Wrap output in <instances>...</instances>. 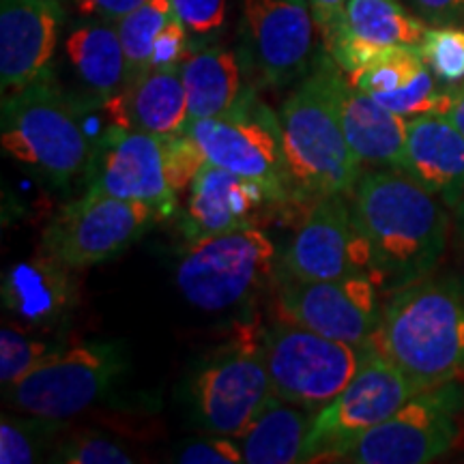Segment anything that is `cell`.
Instances as JSON below:
<instances>
[{
	"mask_svg": "<svg viewBox=\"0 0 464 464\" xmlns=\"http://www.w3.org/2000/svg\"><path fill=\"white\" fill-rule=\"evenodd\" d=\"M368 249V271L381 293L426 280L448 247L445 202L409 174L370 168L348 194Z\"/></svg>",
	"mask_w": 464,
	"mask_h": 464,
	"instance_id": "1",
	"label": "cell"
},
{
	"mask_svg": "<svg viewBox=\"0 0 464 464\" xmlns=\"http://www.w3.org/2000/svg\"><path fill=\"white\" fill-rule=\"evenodd\" d=\"M370 342L417 387L464 374V282L421 280L390 293Z\"/></svg>",
	"mask_w": 464,
	"mask_h": 464,
	"instance_id": "2",
	"label": "cell"
},
{
	"mask_svg": "<svg viewBox=\"0 0 464 464\" xmlns=\"http://www.w3.org/2000/svg\"><path fill=\"white\" fill-rule=\"evenodd\" d=\"M342 82L344 72L323 48L312 72L282 103L284 153L297 200L348 196L363 172L342 130Z\"/></svg>",
	"mask_w": 464,
	"mask_h": 464,
	"instance_id": "3",
	"label": "cell"
},
{
	"mask_svg": "<svg viewBox=\"0 0 464 464\" xmlns=\"http://www.w3.org/2000/svg\"><path fill=\"white\" fill-rule=\"evenodd\" d=\"M91 110L54 78L9 92L0 114V144L7 158L52 188H67L86 172L92 147L84 127Z\"/></svg>",
	"mask_w": 464,
	"mask_h": 464,
	"instance_id": "4",
	"label": "cell"
},
{
	"mask_svg": "<svg viewBox=\"0 0 464 464\" xmlns=\"http://www.w3.org/2000/svg\"><path fill=\"white\" fill-rule=\"evenodd\" d=\"M277 249L269 235L243 224L189 241L174 280L189 305L226 312L256 299L276 277Z\"/></svg>",
	"mask_w": 464,
	"mask_h": 464,
	"instance_id": "5",
	"label": "cell"
},
{
	"mask_svg": "<svg viewBox=\"0 0 464 464\" xmlns=\"http://www.w3.org/2000/svg\"><path fill=\"white\" fill-rule=\"evenodd\" d=\"M127 370L130 357L121 342L82 340L5 387L3 402L15 413L69 421L106 398Z\"/></svg>",
	"mask_w": 464,
	"mask_h": 464,
	"instance_id": "6",
	"label": "cell"
},
{
	"mask_svg": "<svg viewBox=\"0 0 464 464\" xmlns=\"http://www.w3.org/2000/svg\"><path fill=\"white\" fill-rule=\"evenodd\" d=\"M274 396L260 335L246 334L207 355L185 382L189 420L205 434L237 439Z\"/></svg>",
	"mask_w": 464,
	"mask_h": 464,
	"instance_id": "7",
	"label": "cell"
},
{
	"mask_svg": "<svg viewBox=\"0 0 464 464\" xmlns=\"http://www.w3.org/2000/svg\"><path fill=\"white\" fill-rule=\"evenodd\" d=\"M185 131L194 138L208 164L260 183L271 200H297L284 153L280 116L258 100L254 86L246 89L226 114L189 121Z\"/></svg>",
	"mask_w": 464,
	"mask_h": 464,
	"instance_id": "8",
	"label": "cell"
},
{
	"mask_svg": "<svg viewBox=\"0 0 464 464\" xmlns=\"http://www.w3.org/2000/svg\"><path fill=\"white\" fill-rule=\"evenodd\" d=\"M237 54L252 86L304 80L321 56L310 0H241Z\"/></svg>",
	"mask_w": 464,
	"mask_h": 464,
	"instance_id": "9",
	"label": "cell"
},
{
	"mask_svg": "<svg viewBox=\"0 0 464 464\" xmlns=\"http://www.w3.org/2000/svg\"><path fill=\"white\" fill-rule=\"evenodd\" d=\"M260 344L276 396L316 413L346 390L363 355V346L327 338L288 321L260 332Z\"/></svg>",
	"mask_w": 464,
	"mask_h": 464,
	"instance_id": "10",
	"label": "cell"
},
{
	"mask_svg": "<svg viewBox=\"0 0 464 464\" xmlns=\"http://www.w3.org/2000/svg\"><path fill=\"white\" fill-rule=\"evenodd\" d=\"M464 409V387L458 381L417 392L390 420L370 428L334 462L426 464L454 448L458 415Z\"/></svg>",
	"mask_w": 464,
	"mask_h": 464,
	"instance_id": "11",
	"label": "cell"
},
{
	"mask_svg": "<svg viewBox=\"0 0 464 464\" xmlns=\"http://www.w3.org/2000/svg\"><path fill=\"white\" fill-rule=\"evenodd\" d=\"M417 387L376 348L363 346L362 363L346 390L316 413L307 440L305 462L335 460L342 450L357 440L370 428L390 420Z\"/></svg>",
	"mask_w": 464,
	"mask_h": 464,
	"instance_id": "12",
	"label": "cell"
},
{
	"mask_svg": "<svg viewBox=\"0 0 464 464\" xmlns=\"http://www.w3.org/2000/svg\"><path fill=\"white\" fill-rule=\"evenodd\" d=\"M160 218L158 208L144 202L84 191L48 226L44 249L69 269H84L133 246Z\"/></svg>",
	"mask_w": 464,
	"mask_h": 464,
	"instance_id": "13",
	"label": "cell"
},
{
	"mask_svg": "<svg viewBox=\"0 0 464 464\" xmlns=\"http://www.w3.org/2000/svg\"><path fill=\"white\" fill-rule=\"evenodd\" d=\"M277 307L284 321L353 346L368 344L382 310L370 274L342 280H297L282 274Z\"/></svg>",
	"mask_w": 464,
	"mask_h": 464,
	"instance_id": "14",
	"label": "cell"
},
{
	"mask_svg": "<svg viewBox=\"0 0 464 464\" xmlns=\"http://www.w3.org/2000/svg\"><path fill=\"white\" fill-rule=\"evenodd\" d=\"M89 194L144 202L168 218L177 207V191L166 174L164 138L108 125L92 147L84 172Z\"/></svg>",
	"mask_w": 464,
	"mask_h": 464,
	"instance_id": "15",
	"label": "cell"
},
{
	"mask_svg": "<svg viewBox=\"0 0 464 464\" xmlns=\"http://www.w3.org/2000/svg\"><path fill=\"white\" fill-rule=\"evenodd\" d=\"M282 274L297 280H342L368 271V249L344 194L314 200L282 256Z\"/></svg>",
	"mask_w": 464,
	"mask_h": 464,
	"instance_id": "16",
	"label": "cell"
},
{
	"mask_svg": "<svg viewBox=\"0 0 464 464\" xmlns=\"http://www.w3.org/2000/svg\"><path fill=\"white\" fill-rule=\"evenodd\" d=\"M63 11L58 0H0V86L5 95L52 75Z\"/></svg>",
	"mask_w": 464,
	"mask_h": 464,
	"instance_id": "17",
	"label": "cell"
},
{
	"mask_svg": "<svg viewBox=\"0 0 464 464\" xmlns=\"http://www.w3.org/2000/svg\"><path fill=\"white\" fill-rule=\"evenodd\" d=\"M100 112L106 116L108 125L160 138L179 136L189 123L181 65L149 69L125 80V84L103 102Z\"/></svg>",
	"mask_w": 464,
	"mask_h": 464,
	"instance_id": "18",
	"label": "cell"
},
{
	"mask_svg": "<svg viewBox=\"0 0 464 464\" xmlns=\"http://www.w3.org/2000/svg\"><path fill=\"white\" fill-rule=\"evenodd\" d=\"M404 174L448 207H458L464 196V133L448 114L409 119Z\"/></svg>",
	"mask_w": 464,
	"mask_h": 464,
	"instance_id": "19",
	"label": "cell"
},
{
	"mask_svg": "<svg viewBox=\"0 0 464 464\" xmlns=\"http://www.w3.org/2000/svg\"><path fill=\"white\" fill-rule=\"evenodd\" d=\"M65 63L78 84L72 95L91 110L102 108L127 80V61L116 22L84 17L69 28Z\"/></svg>",
	"mask_w": 464,
	"mask_h": 464,
	"instance_id": "20",
	"label": "cell"
},
{
	"mask_svg": "<svg viewBox=\"0 0 464 464\" xmlns=\"http://www.w3.org/2000/svg\"><path fill=\"white\" fill-rule=\"evenodd\" d=\"M271 196L263 185L222 166L207 164L189 185L185 235L189 241L249 224V218Z\"/></svg>",
	"mask_w": 464,
	"mask_h": 464,
	"instance_id": "21",
	"label": "cell"
},
{
	"mask_svg": "<svg viewBox=\"0 0 464 464\" xmlns=\"http://www.w3.org/2000/svg\"><path fill=\"white\" fill-rule=\"evenodd\" d=\"M340 119L346 142L362 166L404 174L409 119L381 106L346 78L340 86Z\"/></svg>",
	"mask_w": 464,
	"mask_h": 464,
	"instance_id": "22",
	"label": "cell"
},
{
	"mask_svg": "<svg viewBox=\"0 0 464 464\" xmlns=\"http://www.w3.org/2000/svg\"><path fill=\"white\" fill-rule=\"evenodd\" d=\"M428 26L400 0H346L321 31L324 52L340 45H420Z\"/></svg>",
	"mask_w": 464,
	"mask_h": 464,
	"instance_id": "23",
	"label": "cell"
},
{
	"mask_svg": "<svg viewBox=\"0 0 464 464\" xmlns=\"http://www.w3.org/2000/svg\"><path fill=\"white\" fill-rule=\"evenodd\" d=\"M69 266L50 254L15 265L5 274L3 301L11 314L28 324L61 323L75 304Z\"/></svg>",
	"mask_w": 464,
	"mask_h": 464,
	"instance_id": "24",
	"label": "cell"
},
{
	"mask_svg": "<svg viewBox=\"0 0 464 464\" xmlns=\"http://www.w3.org/2000/svg\"><path fill=\"white\" fill-rule=\"evenodd\" d=\"M243 67L235 50L218 42L191 44L181 63L189 121L211 119L237 106L243 89Z\"/></svg>",
	"mask_w": 464,
	"mask_h": 464,
	"instance_id": "25",
	"label": "cell"
},
{
	"mask_svg": "<svg viewBox=\"0 0 464 464\" xmlns=\"http://www.w3.org/2000/svg\"><path fill=\"white\" fill-rule=\"evenodd\" d=\"M316 411L286 402L276 393L239 440L246 464H297L305 462L307 440L314 426Z\"/></svg>",
	"mask_w": 464,
	"mask_h": 464,
	"instance_id": "26",
	"label": "cell"
},
{
	"mask_svg": "<svg viewBox=\"0 0 464 464\" xmlns=\"http://www.w3.org/2000/svg\"><path fill=\"white\" fill-rule=\"evenodd\" d=\"M65 421L9 411L0 417V462L33 464L48 460Z\"/></svg>",
	"mask_w": 464,
	"mask_h": 464,
	"instance_id": "27",
	"label": "cell"
},
{
	"mask_svg": "<svg viewBox=\"0 0 464 464\" xmlns=\"http://www.w3.org/2000/svg\"><path fill=\"white\" fill-rule=\"evenodd\" d=\"M174 15L172 0H147L116 22L127 61V80L149 72L155 42Z\"/></svg>",
	"mask_w": 464,
	"mask_h": 464,
	"instance_id": "28",
	"label": "cell"
},
{
	"mask_svg": "<svg viewBox=\"0 0 464 464\" xmlns=\"http://www.w3.org/2000/svg\"><path fill=\"white\" fill-rule=\"evenodd\" d=\"M65 338H44L15 321L3 323L0 329V387L14 385L31 370L56 353L65 351Z\"/></svg>",
	"mask_w": 464,
	"mask_h": 464,
	"instance_id": "29",
	"label": "cell"
},
{
	"mask_svg": "<svg viewBox=\"0 0 464 464\" xmlns=\"http://www.w3.org/2000/svg\"><path fill=\"white\" fill-rule=\"evenodd\" d=\"M426 67L420 45H385L365 65L353 73L351 80L357 89L368 95H385L400 91Z\"/></svg>",
	"mask_w": 464,
	"mask_h": 464,
	"instance_id": "30",
	"label": "cell"
},
{
	"mask_svg": "<svg viewBox=\"0 0 464 464\" xmlns=\"http://www.w3.org/2000/svg\"><path fill=\"white\" fill-rule=\"evenodd\" d=\"M421 56L437 80L445 86H456L464 80V28L432 26L420 44Z\"/></svg>",
	"mask_w": 464,
	"mask_h": 464,
	"instance_id": "31",
	"label": "cell"
},
{
	"mask_svg": "<svg viewBox=\"0 0 464 464\" xmlns=\"http://www.w3.org/2000/svg\"><path fill=\"white\" fill-rule=\"evenodd\" d=\"M48 462L61 464H131L133 456L114 439L100 432H78L58 439Z\"/></svg>",
	"mask_w": 464,
	"mask_h": 464,
	"instance_id": "32",
	"label": "cell"
},
{
	"mask_svg": "<svg viewBox=\"0 0 464 464\" xmlns=\"http://www.w3.org/2000/svg\"><path fill=\"white\" fill-rule=\"evenodd\" d=\"M174 14L189 33L191 44L216 42L224 31L228 3L226 0H172Z\"/></svg>",
	"mask_w": 464,
	"mask_h": 464,
	"instance_id": "33",
	"label": "cell"
},
{
	"mask_svg": "<svg viewBox=\"0 0 464 464\" xmlns=\"http://www.w3.org/2000/svg\"><path fill=\"white\" fill-rule=\"evenodd\" d=\"M164 155H166V174L174 191L189 188L196 174L207 164L205 153L188 131L179 136L164 138Z\"/></svg>",
	"mask_w": 464,
	"mask_h": 464,
	"instance_id": "34",
	"label": "cell"
},
{
	"mask_svg": "<svg viewBox=\"0 0 464 464\" xmlns=\"http://www.w3.org/2000/svg\"><path fill=\"white\" fill-rule=\"evenodd\" d=\"M174 462L181 464H241L243 451L239 440L222 434H207L185 443L174 456Z\"/></svg>",
	"mask_w": 464,
	"mask_h": 464,
	"instance_id": "35",
	"label": "cell"
},
{
	"mask_svg": "<svg viewBox=\"0 0 464 464\" xmlns=\"http://www.w3.org/2000/svg\"><path fill=\"white\" fill-rule=\"evenodd\" d=\"M189 52V33L177 15L164 26L155 42L153 56H150V69L160 67H179L185 54Z\"/></svg>",
	"mask_w": 464,
	"mask_h": 464,
	"instance_id": "36",
	"label": "cell"
},
{
	"mask_svg": "<svg viewBox=\"0 0 464 464\" xmlns=\"http://www.w3.org/2000/svg\"><path fill=\"white\" fill-rule=\"evenodd\" d=\"M413 14L430 26H458L464 22V0H406Z\"/></svg>",
	"mask_w": 464,
	"mask_h": 464,
	"instance_id": "37",
	"label": "cell"
},
{
	"mask_svg": "<svg viewBox=\"0 0 464 464\" xmlns=\"http://www.w3.org/2000/svg\"><path fill=\"white\" fill-rule=\"evenodd\" d=\"M147 0H73V7L82 17H102V20L119 22L121 17L140 7Z\"/></svg>",
	"mask_w": 464,
	"mask_h": 464,
	"instance_id": "38",
	"label": "cell"
},
{
	"mask_svg": "<svg viewBox=\"0 0 464 464\" xmlns=\"http://www.w3.org/2000/svg\"><path fill=\"white\" fill-rule=\"evenodd\" d=\"M344 3L346 0H310V7H312V14H314L318 31L334 20V15L338 14Z\"/></svg>",
	"mask_w": 464,
	"mask_h": 464,
	"instance_id": "39",
	"label": "cell"
},
{
	"mask_svg": "<svg viewBox=\"0 0 464 464\" xmlns=\"http://www.w3.org/2000/svg\"><path fill=\"white\" fill-rule=\"evenodd\" d=\"M450 121L464 133V80L451 89V103L448 110Z\"/></svg>",
	"mask_w": 464,
	"mask_h": 464,
	"instance_id": "40",
	"label": "cell"
},
{
	"mask_svg": "<svg viewBox=\"0 0 464 464\" xmlns=\"http://www.w3.org/2000/svg\"><path fill=\"white\" fill-rule=\"evenodd\" d=\"M456 224H458V232H460V239L464 243V196L456 207Z\"/></svg>",
	"mask_w": 464,
	"mask_h": 464,
	"instance_id": "41",
	"label": "cell"
}]
</instances>
